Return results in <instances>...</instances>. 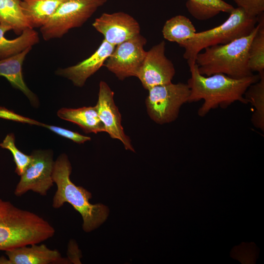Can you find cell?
I'll list each match as a JSON object with an SVG mask.
<instances>
[{
	"label": "cell",
	"instance_id": "5",
	"mask_svg": "<svg viewBox=\"0 0 264 264\" xmlns=\"http://www.w3.org/2000/svg\"><path fill=\"white\" fill-rule=\"evenodd\" d=\"M257 22L258 17L248 15L240 7H234L222 24L196 32L190 39L179 45L185 49L183 58L188 65L195 63L197 54L205 48L226 44L247 36L253 30Z\"/></svg>",
	"mask_w": 264,
	"mask_h": 264
},
{
	"label": "cell",
	"instance_id": "29",
	"mask_svg": "<svg viewBox=\"0 0 264 264\" xmlns=\"http://www.w3.org/2000/svg\"></svg>",
	"mask_w": 264,
	"mask_h": 264
},
{
	"label": "cell",
	"instance_id": "24",
	"mask_svg": "<svg viewBox=\"0 0 264 264\" xmlns=\"http://www.w3.org/2000/svg\"><path fill=\"white\" fill-rule=\"evenodd\" d=\"M0 146L11 152L16 166L15 172L21 176L30 162L31 155L23 153L17 148L15 143V136L13 133L7 134L0 143Z\"/></svg>",
	"mask_w": 264,
	"mask_h": 264
},
{
	"label": "cell",
	"instance_id": "20",
	"mask_svg": "<svg viewBox=\"0 0 264 264\" xmlns=\"http://www.w3.org/2000/svg\"><path fill=\"white\" fill-rule=\"evenodd\" d=\"M22 0H0V24L11 27L16 34L20 35L31 28L22 11Z\"/></svg>",
	"mask_w": 264,
	"mask_h": 264
},
{
	"label": "cell",
	"instance_id": "8",
	"mask_svg": "<svg viewBox=\"0 0 264 264\" xmlns=\"http://www.w3.org/2000/svg\"><path fill=\"white\" fill-rule=\"evenodd\" d=\"M31 159L14 190V194L20 197L29 191L45 196L53 186L52 173L54 161L51 150H35L30 154Z\"/></svg>",
	"mask_w": 264,
	"mask_h": 264
},
{
	"label": "cell",
	"instance_id": "7",
	"mask_svg": "<svg viewBox=\"0 0 264 264\" xmlns=\"http://www.w3.org/2000/svg\"><path fill=\"white\" fill-rule=\"evenodd\" d=\"M145 100L147 113L155 123L163 125L175 121L181 106L188 102L190 90L187 84L172 82L148 90Z\"/></svg>",
	"mask_w": 264,
	"mask_h": 264
},
{
	"label": "cell",
	"instance_id": "19",
	"mask_svg": "<svg viewBox=\"0 0 264 264\" xmlns=\"http://www.w3.org/2000/svg\"><path fill=\"white\" fill-rule=\"evenodd\" d=\"M162 33L165 39L180 45L192 38L196 33V29L189 19L179 15L165 22Z\"/></svg>",
	"mask_w": 264,
	"mask_h": 264
},
{
	"label": "cell",
	"instance_id": "26",
	"mask_svg": "<svg viewBox=\"0 0 264 264\" xmlns=\"http://www.w3.org/2000/svg\"><path fill=\"white\" fill-rule=\"evenodd\" d=\"M43 127L50 130L53 132L62 137L70 139L77 144H83L86 141H90L91 140L90 137L85 136L77 132L67 130L62 127L51 126L45 124H43Z\"/></svg>",
	"mask_w": 264,
	"mask_h": 264
},
{
	"label": "cell",
	"instance_id": "6",
	"mask_svg": "<svg viewBox=\"0 0 264 264\" xmlns=\"http://www.w3.org/2000/svg\"><path fill=\"white\" fill-rule=\"evenodd\" d=\"M107 0H64L48 22L40 28L43 39L63 37L70 29L82 26Z\"/></svg>",
	"mask_w": 264,
	"mask_h": 264
},
{
	"label": "cell",
	"instance_id": "23",
	"mask_svg": "<svg viewBox=\"0 0 264 264\" xmlns=\"http://www.w3.org/2000/svg\"><path fill=\"white\" fill-rule=\"evenodd\" d=\"M259 28L253 38L248 53L250 70L259 73L264 72V13L258 16Z\"/></svg>",
	"mask_w": 264,
	"mask_h": 264
},
{
	"label": "cell",
	"instance_id": "10",
	"mask_svg": "<svg viewBox=\"0 0 264 264\" xmlns=\"http://www.w3.org/2000/svg\"><path fill=\"white\" fill-rule=\"evenodd\" d=\"M165 45L162 41L146 52L136 77L147 90L172 83L175 76L174 66L165 55Z\"/></svg>",
	"mask_w": 264,
	"mask_h": 264
},
{
	"label": "cell",
	"instance_id": "1",
	"mask_svg": "<svg viewBox=\"0 0 264 264\" xmlns=\"http://www.w3.org/2000/svg\"><path fill=\"white\" fill-rule=\"evenodd\" d=\"M188 66L191 77L187 83L190 90L188 102L204 100L198 110L200 117H204L212 110L219 107L225 109L237 101L248 104L244 93L260 78L259 74L242 78H234L222 73L204 76L199 73L196 63Z\"/></svg>",
	"mask_w": 264,
	"mask_h": 264
},
{
	"label": "cell",
	"instance_id": "15",
	"mask_svg": "<svg viewBox=\"0 0 264 264\" xmlns=\"http://www.w3.org/2000/svg\"><path fill=\"white\" fill-rule=\"evenodd\" d=\"M32 47L11 57L0 59V76L5 78L11 85L21 91L35 107L39 105L37 96L28 88L23 80L22 65L26 55Z\"/></svg>",
	"mask_w": 264,
	"mask_h": 264
},
{
	"label": "cell",
	"instance_id": "13",
	"mask_svg": "<svg viewBox=\"0 0 264 264\" xmlns=\"http://www.w3.org/2000/svg\"><path fill=\"white\" fill-rule=\"evenodd\" d=\"M115 46L103 40L89 57L75 65L59 68L56 70L55 74L69 80L76 87H82L87 79L104 65Z\"/></svg>",
	"mask_w": 264,
	"mask_h": 264
},
{
	"label": "cell",
	"instance_id": "27",
	"mask_svg": "<svg viewBox=\"0 0 264 264\" xmlns=\"http://www.w3.org/2000/svg\"><path fill=\"white\" fill-rule=\"evenodd\" d=\"M0 117L17 122L42 126L43 124L35 120L21 116L5 108L0 107Z\"/></svg>",
	"mask_w": 264,
	"mask_h": 264
},
{
	"label": "cell",
	"instance_id": "14",
	"mask_svg": "<svg viewBox=\"0 0 264 264\" xmlns=\"http://www.w3.org/2000/svg\"><path fill=\"white\" fill-rule=\"evenodd\" d=\"M33 243L5 251L7 258L0 257V264H67V258L44 244Z\"/></svg>",
	"mask_w": 264,
	"mask_h": 264
},
{
	"label": "cell",
	"instance_id": "25",
	"mask_svg": "<svg viewBox=\"0 0 264 264\" xmlns=\"http://www.w3.org/2000/svg\"><path fill=\"white\" fill-rule=\"evenodd\" d=\"M248 15L258 17L264 11V0H233Z\"/></svg>",
	"mask_w": 264,
	"mask_h": 264
},
{
	"label": "cell",
	"instance_id": "28",
	"mask_svg": "<svg viewBox=\"0 0 264 264\" xmlns=\"http://www.w3.org/2000/svg\"><path fill=\"white\" fill-rule=\"evenodd\" d=\"M77 247L75 245L74 242L72 241H71L69 242L68 245L67 249V260L69 262H72L73 263H78L77 262H80L79 260L77 258V256H76V254L78 253Z\"/></svg>",
	"mask_w": 264,
	"mask_h": 264
},
{
	"label": "cell",
	"instance_id": "12",
	"mask_svg": "<svg viewBox=\"0 0 264 264\" xmlns=\"http://www.w3.org/2000/svg\"><path fill=\"white\" fill-rule=\"evenodd\" d=\"M102 34L106 42L116 46L140 34L138 22L124 12L104 13L96 18L92 24Z\"/></svg>",
	"mask_w": 264,
	"mask_h": 264
},
{
	"label": "cell",
	"instance_id": "4",
	"mask_svg": "<svg viewBox=\"0 0 264 264\" xmlns=\"http://www.w3.org/2000/svg\"><path fill=\"white\" fill-rule=\"evenodd\" d=\"M259 26L258 23L247 36L226 44L206 47L198 53L195 62L199 73L207 76L222 73L234 78L252 75L248 65V53Z\"/></svg>",
	"mask_w": 264,
	"mask_h": 264
},
{
	"label": "cell",
	"instance_id": "16",
	"mask_svg": "<svg viewBox=\"0 0 264 264\" xmlns=\"http://www.w3.org/2000/svg\"><path fill=\"white\" fill-rule=\"evenodd\" d=\"M57 114L62 119L77 125L87 133L106 132L95 106L77 109L63 108Z\"/></svg>",
	"mask_w": 264,
	"mask_h": 264
},
{
	"label": "cell",
	"instance_id": "17",
	"mask_svg": "<svg viewBox=\"0 0 264 264\" xmlns=\"http://www.w3.org/2000/svg\"><path fill=\"white\" fill-rule=\"evenodd\" d=\"M64 0H22L23 14L31 28L46 24Z\"/></svg>",
	"mask_w": 264,
	"mask_h": 264
},
{
	"label": "cell",
	"instance_id": "2",
	"mask_svg": "<svg viewBox=\"0 0 264 264\" xmlns=\"http://www.w3.org/2000/svg\"><path fill=\"white\" fill-rule=\"evenodd\" d=\"M72 171L71 163L65 154H60L54 161L52 178L57 190L52 198V206L55 209L68 203L82 216L83 229L90 232L107 219L109 208L101 203L91 204V194L81 186L75 185L70 179Z\"/></svg>",
	"mask_w": 264,
	"mask_h": 264
},
{
	"label": "cell",
	"instance_id": "3",
	"mask_svg": "<svg viewBox=\"0 0 264 264\" xmlns=\"http://www.w3.org/2000/svg\"><path fill=\"white\" fill-rule=\"evenodd\" d=\"M54 227L38 215L0 198V251L39 243L52 238Z\"/></svg>",
	"mask_w": 264,
	"mask_h": 264
},
{
	"label": "cell",
	"instance_id": "11",
	"mask_svg": "<svg viewBox=\"0 0 264 264\" xmlns=\"http://www.w3.org/2000/svg\"><path fill=\"white\" fill-rule=\"evenodd\" d=\"M95 106L106 132L111 138L120 141L126 150L134 152L131 140L125 134L122 126L121 115L114 102V92L105 81H101L99 83Z\"/></svg>",
	"mask_w": 264,
	"mask_h": 264
},
{
	"label": "cell",
	"instance_id": "18",
	"mask_svg": "<svg viewBox=\"0 0 264 264\" xmlns=\"http://www.w3.org/2000/svg\"><path fill=\"white\" fill-rule=\"evenodd\" d=\"M9 30H12L10 27L0 24V59L18 54L40 41L39 34L33 28L25 29L19 36L12 40L4 36L5 33Z\"/></svg>",
	"mask_w": 264,
	"mask_h": 264
},
{
	"label": "cell",
	"instance_id": "21",
	"mask_svg": "<svg viewBox=\"0 0 264 264\" xmlns=\"http://www.w3.org/2000/svg\"><path fill=\"white\" fill-rule=\"evenodd\" d=\"M185 5L191 16L201 21L212 18L220 12L229 14L234 8L223 0H187Z\"/></svg>",
	"mask_w": 264,
	"mask_h": 264
},
{
	"label": "cell",
	"instance_id": "22",
	"mask_svg": "<svg viewBox=\"0 0 264 264\" xmlns=\"http://www.w3.org/2000/svg\"><path fill=\"white\" fill-rule=\"evenodd\" d=\"M259 74V80L248 88L244 97L247 103H251L255 109L251 119L253 125L264 132V72Z\"/></svg>",
	"mask_w": 264,
	"mask_h": 264
},
{
	"label": "cell",
	"instance_id": "9",
	"mask_svg": "<svg viewBox=\"0 0 264 264\" xmlns=\"http://www.w3.org/2000/svg\"><path fill=\"white\" fill-rule=\"evenodd\" d=\"M146 39L140 34L115 46L104 66L120 80L136 77L146 54Z\"/></svg>",
	"mask_w": 264,
	"mask_h": 264
}]
</instances>
